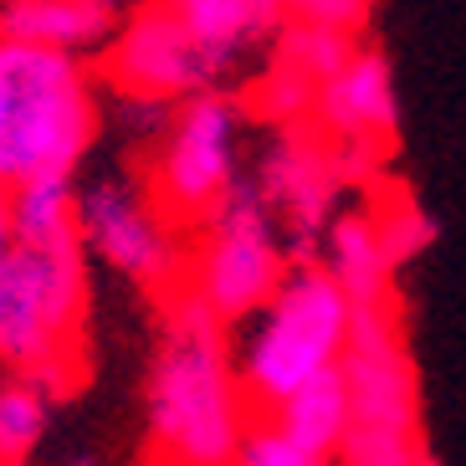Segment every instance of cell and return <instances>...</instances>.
Segmentation results:
<instances>
[{
    "instance_id": "obj_17",
    "label": "cell",
    "mask_w": 466,
    "mask_h": 466,
    "mask_svg": "<svg viewBox=\"0 0 466 466\" xmlns=\"http://www.w3.org/2000/svg\"><path fill=\"white\" fill-rule=\"evenodd\" d=\"M46 415H52V390L36 380H11L0 384V466L26 461L46 436Z\"/></svg>"
},
{
    "instance_id": "obj_7",
    "label": "cell",
    "mask_w": 466,
    "mask_h": 466,
    "mask_svg": "<svg viewBox=\"0 0 466 466\" xmlns=\"http://www.w3.org/2000/svg\"><path fill=\"white\" fill-rule=\"evenodd\" d=\"M241 118L247 108L216 87L179 97V113L154 154L149 185H144V200L169 231H200L206 216L220 206V195L231 190Z\"/></svg>"
},
{
    "instance_id": "obj_20",
    "label": "cell",
    "mask_w": 466,
    "mask_h": 466,
    "mask_svg": "<svg viewBox=\"0 0 466 466\" xmlns=\"http://www.w3.org/2000/svg\"><path fill=\"white\" fill-rule=\"evenodd\" d=\"M236 461H241V466H313V461H308V451H302L298 441H292L267 410H247Z\"/></svg>"
},
{
    "instance_id": "obj_12",
    "label": "cell",
    "mask_w": 466,
    "mask_h": 466,
    "mask_svg": "<svg viewBox=\"0 0 466 466\" xmlns=\"http://www.w3.org/2000/svg\"><path fill=\"white\" fill-rule=\"evenodd\" d=\"M118 26V0H5L0 31L36 46L87 56L103 52V42Z\"/></svg>"
},
{
    "instance_id": "obj_2",
    "label": "cell",
    "mask_w": 466,
    "mask_h": 466,
    "mask_svg": "<svg viewBox=\"0 0 466 466\" xmlns=\"http://www.w3.org/2000/svg\"><path fill=\"white\" fill-rule=\"evenodd\" d=\"M87 247L77 226L0 251V364L42 390H67L83 364Z\"/></svg>"
},
{
    "instance_id": "obj_19",
    "label": "cell",
    "mask_w": 466,
    "mask_h": 466,
    "mask_svg": "<svg viewBox=\"0 0 466 466\" xmlns=\"http://www.w3.org/2000/svg\"><path fill=\"white\" fill-rule=\"evenodd\" d=\"M374 226H380V241H384V251H390V261H395V272L410 267V261L436 241V220L425 216L405 190H390L380 206H374Z\"/></svg>"
},
{
    "instance_id": "obj_16",
    "label": "cell",
    "mask_w": 466,
    "mask_h": 466,
    "mask_svg": "<svg viewBox=\"0 0 466 466\" xmlns=\"http://www.w3.org/2000/svg\"><path fill=\"white\" fill-rule=\"evenodd\" d=\"M77 226V185L72 175H36L11 185V231L15 241H46Z\"/></svg>"
},
{
    "instance_id": "obj_6",
    "label": "cell",
    "mask_w": 466,
    "mask_h": 466,
    "mask_svg": "<svg viewBox=\"0 0 466 466\" xmlns=\"http://www.w3.org/2000/svg\"><path fill=\"white\" fill-rule=\"evenodd\" d=\"M200 236L206 241H200L190 272H185V288L206 302L226 329L247 323L288 272V247H282L277 216L257 179L236 175L231 190L220 195V206L206 216Z\"/></svg>"
},
{
    "instance_id": "obj_10",
    "label": "cell",
    "mask_w": 466,
    "mask_h": 466,
    "mask_svg": "<svg viewBox=\"0 0 466 466\" xmlns=\"http://www.w3.org/2000/svg\"><path fill=\"white\" fill-rule=\"evenodd\" d=\"M257 185L277 216V231L288 236V261L318 257V241H323L333 210H339V195L349 185L339 149L313 124H292L267 149Z\"/></svg>"
},
{
    "instance_id": "obj_9",
    "label": "cell",
    "mask_w": 466,
    "mask_h": 466,
    "mask_svg": "<svg viewBox=\"0 0 466 466\" xmlns=\"http://www.w3.org/2000/svg\"><path fill=\"white\" fill-rule=\"evenodd\" d=\"M77 236L103 267L124 272L154 298L185 282V257L175 241L179 231H169L149 200L124 179H93L77 190Z\"/></svg>"
},
{
    "instance_id": "obj_1",
    "label": "cell",
    "mask_w": 466,
    "mask_h": 466,
    "mask_svg": "<svg viewBox=\"0 0 466 466\" xmlns=\"http://www.w3.org/2000/svg\"><path fill=\"white\" fill-rule=\"evenodd\" d=\"M247 425L226 323L185 282L165 292V333L144 390V456L179 466H231Z\"/></svg>"
},
{
    "instance_id": "obj_4",
    "label": "cell",
    "mask_w": 466,
    "mask_h": 466,
    "mask_svg": "<svg viewBox=\"0 0 466 466\" xmlns=\"http://www.w3.org/2000/svg\"><path fill=\"white\" fill-rule=\"evenodd\" d=\"M343 390H349V431H343V466H425L431 446L420 431V380L405 343L395 298L359 302L349 313L343 343Z\"/></svg>"
},
{
    "instance_id": "obj_21",
    "label": "cell",
    "mask_w": 466,
    "mask_h": 466,
    "mask_svg": "<svg viewBox=\"0 0 466 466\" xmlns=\"http://www.w3.org/2000/svg\"><path fill=\"white\" fill-rule=\"evenodd\" d=\"M370 11H374V0H288L292 21H323V26L354 31V36L370 26Z\"/></svg>"
},
{
    "instance_id": "obj_13",
    "label": "cell",
    "mask_w": 466,
    "mask_h": 466,
    "mask_svg": "<svg viewBox=\"0 0 466 466\" xmlns=\"http://www.w3.org/2000/svg\"><path fill=\"white\" fill-rule=\"evenodd\" d=\"M175 5L216 77L251 46L272 42L288 21V0H175Z\"/></svg>"
},
{
    "instance_id": "obj_8",
    "label": "cell",
    "mask_w": 466,
    "mask_h": 466,
    "mask_svg": "<svg viewBox=\"0 0 466 466\" xmlns=\"http://www.w3.org/2000/svg\"><path fill=\"white\" fill-rule=\"evenodd\" d=\"M103 83L128 103L165 108L200 87H216V72L195 46L175 0H149L103 42Z\"/></svg>"
},
{
    "instance_id": "obj_3",
    "label": "cell",
    "mask_w": 466,
    "mask_h": 466,
    "mask_svg": "<svg viewBox=\"0 0 466 466\" xmlns=\"http://www.w3.org/2000/svg\"><path fill=\"white\" fill-rule=\"evenodd\" d=\"M97 138V97L83 56L0 31V185L77 175Z\"/></svg>"
},
{
    "instance_id": "obj_14",
    "label": "cell",
    "mask_w": 466,
    "mask_h": 466,
    "mask_svg": "<svg viewBox=\"0 0 466 466\" xmlns=\"http://www.w3.org/2000/svg\"><path fill=\"white\" fill-rule=\"evenodd\" d=\"M323 272L343 288V298L354 302H390L395 298V261L380 241V226H374V210H349V216H333L329 231H323Z\"/></svg>"
},
{
    "instance_id": "obj_15",
    "label": "cell",
    "mask_w": 466,
    "mask_h": 466,
    "mask_svg": "<svg viewBox=\"0 0 466 466\" xmlns=\"http://www.w3.org/2000/svg\"><path fill=\"white\" fill-rule=\"evenodd\" d=\"M277 425L298 441L308 461L313 466H329L339 461V446H343V431H349V390H343V370L313 374V380H302L288 400H277L272 410Z\"/></svg>"
},
{
    "instance_id": "obj_18",
    "label": "cell",
    "mask_w": 466,
    "mask_h": 466,
    "mask_svg": "<svg viewBox=\"0 0 466 466\" xmlns=\"http://www.w3.org/2000/svg\"><path fill=\"white\" fill-rule=\"evenodd\" d=\"M354 31H339V26H323V21H282V31L272 36V56L292 62L298 72H308L318 87L329 83L333 72L354 56Z\"/></svg>"
},
{
    "instance_id": "obj_5",
    "label": "cell",
    "mask_w": 466,
    "mask_h": 466,
    "mask_svg": "<svg viewBox=\"0 0 466 466\" xmlns=\"http://www.w3.org/2000/svg\"><path fill=\"white\" fill-rule=\"evenodd\" d=\"M349 313H354V302L323 272V261H288L277 292L251 313L257 329L236 359L247 410H272L302 380L333 370L349 343Z\"/></svg>"
},
{
    "instance_id": "obj_22",
    "label": "cell",
    "mask_w": 466,
    "mask_h": 466,
    "mask_svg": "<svg viewBox=\"0 0 466 466\" xmlns=\"http://www.w3.org/2000/svg\"><path fill=\"white\" fill-rule=\"evenodd\" d=\"M11 241H15V231H11V190L0 185V251L11 247Z\"/></svg>"
},
{
    "instance_id": "obj_11",
    "label": "cell",
    "mask_w": 466,
    "mask_h": 466,
    "mask_svg": "<svg viewBox=\"0 0 466 466\" xmlns=\"http://www.w3.org/2000/svg\"><path fill=\"white\" fill-rule=\"evenodd\" d=\"M308 124L339 149L349 179L384 165L400 134V97H395L390 62L374 46H354V56L318 87Z\"/></svg>"
}]
</instances>
